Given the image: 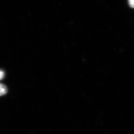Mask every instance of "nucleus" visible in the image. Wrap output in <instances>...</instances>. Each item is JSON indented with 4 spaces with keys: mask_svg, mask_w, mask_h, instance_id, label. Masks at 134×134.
I'll return each instance as SVG.
<instances>
[{
    "mask_svg": "<svg viewBox=\"0 0 134 134\" xmlns=\"http://www.w3.org/2000/svg\"><path fill=\"white\" fill-rule=\"evenodd\" d=\"M8 89L6 86L3 84L0 83V96L5 95L7 93Z\"/></svg>",
    "mask_w": 134,
    "mask_h": 134,
    "instance_id": "obj_1",
    "label": "nucleus"
},
{
    "mask_svg": "<svg viewBox=\"0 0 134 134\" xmlns=\"http://www.w3.org/2000/svg\"><path fill=\"white\" fill-rule=\"evenodd\" d=\"M129 4L131 8H134V0L129 1Z\"/></svg>",
    "mask_w": 134,
    "mask_h": 134,
    "instance_id": "obj_2",
    "label": "nucleus"
},
{
    "mask_svg": "<svg viewBox=\"0 0 134 134\" xmlns=\"http://www.w3.org/2000/svg\"><path fill=\"white\" fill-rule=\"evenodd\" d=\"M4 77V71L0 70V80H2Z\"/></svg>",
    "mask_w": 134,
    "mask_h": 134,
    "instance_id": "obj_3",
    "label": "nucleus"
}]
</instances>
